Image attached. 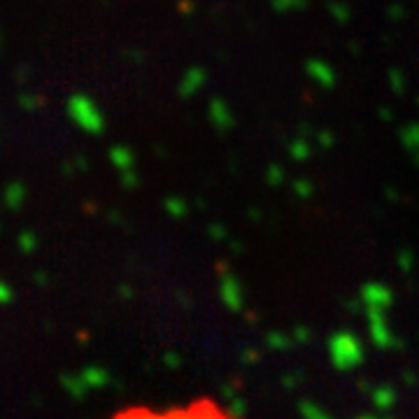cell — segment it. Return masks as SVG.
Listing matches in <instances>:
<instances>
[{
  "label": "cell",
  "instance_id": "cell-1",
  "mask_svg": "<svg viewBox=\"0 0 419 419\" xmlns=\"http://www.w3.org/2000/svg\"><path fill=\"white\" fill-rule=\"evenodd\" d=\"M114 419H238L233 413L210 398H198L194 403L170 408V410H152V408H129L121 410Z\"/></svg>",
  "mask_w": 419,
  "mask_h": 419
}]
</instances>
